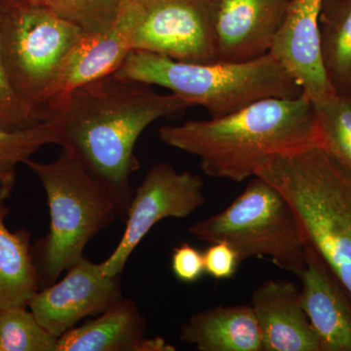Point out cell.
<instances>
[{
    "label": "cell",
    "instance_id": "cell-17",
    "mask_svg": "<svg viewBox=\"0 0 351 351\" xmlns=\"http://www.w3.org/2000/svg\"><path fill=\"white\" fill-rule=\"evenodd\" d=\"M180 341L198 351H263L262 332L250 306L205 309L182 325Z\"/></svg>",
    "mask_w": 351,
    "mask_h": 351
},
{
    "label": "cell",
    "instance_id": "cell-6",
    "mask_svg": "<svg viewBox=\"0 0 351 351\" xmlns=\"http://www.w3.org/2000/svg\"><path fill=\"white\" fill-rule=\"evenodd\" d=\"M189 232L199 241L230 244L240 262L267 257L297 277L304 267L307 239L299 217L285 196L258 176L230 206L196 221Z\"/></svg>",
    "mask_w": 351,
    "mask_h": 351
},
{
    "label": "cell",
    "instance_id": "cell-26",
    "mask_svg": "<svg viewBox=\"0 0 351 351\" xmlns=\"http://www.w3.org/2000/svg\"><path fill=\"white\" fill-rule=\"evenodd\" d=\"M203 256L205 272L217 280L232 278L241 263L237 251L226 242L210 244Z\"/></svg>",
    "mask_w": 351,
    "mask_h": 351
},
{
    "label": "cell",
    "instance_id": "cell-5",
    "mask_svg": "<svg viewBox=\"0 0 351 351\" xmlns=\"http://www.w3.org/2000/svg\"><path fill=\"white\" fill-rule=\"evenodd\" d=\"M43 184L50 211V230L34 246L40 285L49 286L82 260L90 240L119 217L108 189L90 174L73 152L62 147L49 163H25Z\"/></svg>",
    "mask_w": 351,
    "mask_h": 351
},
{
    "label": "cell",
    "instance_id": "cell-24",
    "mask_svg": "<svg viewBox=\"0 0 351 351\" xmlns=\"http://www.w3.org/2000/svg\"><path fill=\"white\" fill-rule=\"evenodd\" d=\"M43 121H48L45 113L29 107L18 96L0 59V126L7 130H22Z\"/></svg>",
    "mask_w": 351,
    "mask_h": 351
},
{
    "label": "cell",
    "instance_id": "cell-4",
    "mask_svg": "<svg viewBox=\"0 0 351 351\" xmlns=\"http://www.w3.org/2000/svg\"><path fill=\"white\" fill-rule=\"evenodd\" d=\"M113 75L166 88L191 105L204 108L211 119L226 117L262 99L304 95L282 64L270 54L239 63L198 64L133 50Z\"/></svg>",
    "mask_w": 351,
    "mask_h": 351
},
{
    "label": "cell",
    "instance_id": "cell-12",
    "mask_svg": "<svg viewBox=\"0 0 351 351\" xmlns=\"http://www.w3.org/2000/svg\"><path fill=\"white\" fill-rule=\"evenodd\" d=\"M323 3L324 0H290L269 52L313 103L335 94L321 55Z\"/></svg>",
    "mask_w": 351,
    "mask_h": 351
},
{
    "label": "cell",
    "instance_id": "cell-10",
    "mask_svg": "<svg viewBox=\"0 0 351 351\" xmlns=\"http://www.w3.org/2000/svg\"><path fill=\"white\" fill-rule=\"evenodd\" d=\"M121 276H108L101 263L83 257L60 282L38 291L29 304L39 324L59 339L87 316H98L121 300Z\"/></svg>",
    "mask_w": 351,
    "mask_h": 351
},
{
    "label": "cell",
    "instance_id": "cell-21",
    "mask_svg": "<svg viewBox=\"0 0 351 351\" xmlns=\"http://www.w3.org/2000/svg\"><path fill=\"white\" fill-rule=\"evenodd\" d=\"M314 108L318 145L351 174V97L335 93Z\"/></svg>",
    "mask_w": 351,
    "mask_h": 351
},
{
    "label": "cell",
    "instance_id": "cell-22",
    "mask_svg": "<svg viewBox=\"0 0 351 351\" xmlns=\"http://www.w3.org/2000/svg\"><path fill=\"white\" fill-rule=\"evenodd\" d=\"M47 9L58 17L77 25L84 34L110 29L128 0H16Z\"/></svg>",
    "mask_w": 351,
    "mask_h": 351
},
{
    "label": "cell",
    "instance_id": "cell-3",
    "mask_svg": "<svg viewBox=\"0 0 351 351\" xmlns=\"http://www.w3.org/2000/svg\"><path fill=\"white\" fill-rule=\"evenodd\" d=\"M278 189L307 242L351 294V174L319 145L270 156L256 175Z\"/></svg>",
    "mask_w": 351,
    "mask_h": 351
},
{
    "label": "cell",
    "instance_id": "cell-14",
    "mask_svg": "<svg viewBox=\"0 0 351 351\" xmlns=\"http://www.w3.org/2000/svg\"><path fill=\"white\" fill-rule=\"evenodd\" d=\"M132 29L133 17L126 3L114 24L107 31L83 34L61 64L51 87L46 108L75 88L113 75L133 50Z\"/></svg>",
    "mask_w": 351,
    "mask_h": 351
},
{
    "label": "cell",
    "instance_id": "cell-15",
    "mask_svg": "<svg viewBox=\"0 0 351 351\" xmlns=\"http://www.w3.org/2000/svg\"><path fill=\"white\" fill-rule=\"evenodd\" d=\"M251 306L262 332L263 351H320L295 283L265 281L254 291Z\"/></svg>",
    "mask_w": 351,
    "mask_h": 351
},
{
    "label": "cell",
    "instance_id": "cell-19",
    "mask_svg": "<svg viewBox=\"0 0 351 351\" xmlns=\"http://www.w3.org/2000/svg\"><path fill=\"white\" fill-rule=\"evenodd\" d=\"M320 45L323 66L332 90L351 97V0H324Z\"/></svg>",
    "mask_w": 351,
    "mask_h": 351
},
{
    "label": "cell",
    "instance_id": "cell-1",
    "mask_svg": "<svg viewBox=\"0 0 351 351\" xmlns=\"http://www.w3.org/2000/svg\"><path fill=\"white\" fill-rule=\"evenodd\" d=\"M191 107L177 95L112 75L75 88L46 110L58 145L108 189L124 221L134 195L130 177L140 167L134 154L138 138L156 120L180 117Z\"/></svg>",
    "mask_w": 351,
    "mask_h": 351
},
{
    "label": "cell",
    "instance_id": "cell-13",
    "mask_svg": "<svg viewBox=\"0 0 351 351\" xmlns=\"http://www.w3.org/2000/svg\"><path fill=\"white\" fill-rule=\"evenodd\" d=\"M298 277L302 306L320 351H351V294L308 242Z\"/></svg>",
    "mask_w": 351,
    "mask_h": 351
},
{
    "label": "cell",
    "instance_id": "cell-20",
    "mask_svg": "<svg viewBox=\"0 0 351 351\" xmlns=\"http://www.w3.org/2000/svg\"><path fill=\"white\" fill-rule=\"evenodd\" d=\"M58 144L57 129L51 121L22 130L0 126V203L12 191L18 164L27 162L44 145Z\"/></svg>",
    "mask_w": 351,
    "mask_h": 351
},
{
    "label": "cell",
    "instance_id": "cell-8",
    "mask_svg": "<svg viewBox=\"0 0 351 351\" xmlns=\"http://www.w3.org/2000/svg\"><path fill=\"white\" fill-rule=\"evenodd\" d=\"M127 4L133 17L132 49L184 63L218 62L211 0H128Z\"/></svg>",
    "mask_w": 351,
    "mask_h": 351
},
{
    "label": "cell",
    "instance_id": "cell-7",
    "mask_svg": "<svg viewBox=\"0 0 351 351\" xmlns=\"http://www.w3.org/2000/svg\"><path fill=\"white\" fill-rule=\"evenodd\" d=\"M77 25L47 9L0 0V59L18 96L45 113L51 87L69 50L82 38Z\"/></svg>",
    "mask_w": 351,
    "mask_h": 351
},
{
    "label": "cell",
    "instance_id": "cell-2",
    "mask_svg": "<svg viewBox=\"0 0 351 351\" xmlns=\"http://www.w3.org/2000/svg\"><path fill=\"white\" fill-rule=\"evenodd\" d=\"M158 137L197 156L205 175L240 182L270 156L318 145V128L314 103L302 95L262 99L219 119L164 125Z\"/></svg>",
    "mask_w": 351,
    "mask_h": 351
},
{
    "label": "cell",
    "instance_id": "cell-11",
    "mask_svg": "<svg viewBox=\"0 0 351 351\" xmlns=\"http://www.w3.org/2000/svg\"><path fill=\"white\" fill-rule=\"evenodd\" d=\"M290 0H211L218 61L239 63L269 54Z\"/></svg>",
    "mask_w": 351,
    "mask_h": 351
},
{
    "label": "cell",
    "instance_id": "cell-23",
    "mask_svg": "<svg viewBox=\"0 0 351 351\" xmlns=\"http://www.w3.org/2000/svg\"><path fill=\"white\" fill-rule=\"evenodd\" d=\"M27 308L0 309V351H57L59 339Z\"/></svg>",
    "mask_w": 351,
    "mask_h": 351
},
{
    "label": "cell",
    "instance_id": "cell-25",
    "mask_svg": "<svg viewBox=\"0 0 351 351\" xmlns=\"http://www.w3.org/2000/svg\"><path fill=\"white\" fill-rule=\"evenodd\" d=\"M171 269L178 280L186 284L195 283L205 272L204 256L193 245L180 244L173 250Z\"/></svg>",
    "mask_w": 351,
    "mask_h": 351
},
{
    "label": "cell",
    "instance_id": "cell-18",
    "mask_svg": "<svg viewBox=\"0 0 351 351\" xmlns=\"http://www.w3.org/2000/svg\"><path fill=\"white\" fill-rule=\"evenodd\" d=\"M8 214V208L0 203V309L29 307L40 288L31 233L10 232L5 225Z\"/></svg>",
    "mask_w": 351,
    "mask_h": 351
},
{
    "label": "cell",
    "instance_id": "cell-16",
    "mask_svg": "<svg viewBox=\"0 0 351 351\" xmlns=\"http://www.w3.org/2000/svg\"><path fill=\"white\" fill-rule=\"evenodd\" d=\"M147 320L133 300L122 298L98 317L58 339L57 351H174L162 338H147Z\"/></svg>",
    "mask_w": 351,
    "mask_h": 351
},
{
    "label": "cell",
    "instance_id": "cell-9",
    "mask_svg": "<svg viewBox=\"0 0 351 351\" xmlns=\"http://www.w3.org/2000/svg\"><path fill=\"white\" fill-rule=\"evenodd\" d=\"M205 203L204 182L200 176L189 171L178 172L168 163L154 164L134 193L119 243L101 263L104 274L121 276L133 252L157 223L167 218H186Z\"/></svg>",
    "mask_w": 351,
    "mask_h": 351
}]
</instances>
